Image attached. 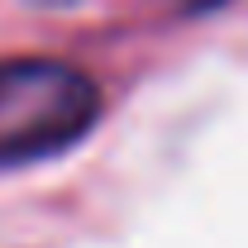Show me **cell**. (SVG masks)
<instances>
[{"label": "cell", "instance_id": "6da1fadb", "mask_svg": "<svg viewBox=\"0 0 248 248\" xmlns=\"http://www.w3.org/2000/svg\"><path fill=\"white\" fill-rule=\"evenodd\" d=\"M100 120V86L58 58L0 62V167L72 148Z\"/></svg>", "mask_w": 248, "mask_h": 248}, {"label": "cell", "instance_id": "7a4b0ae2", "mask_svg": "<svg viewBox=\"0 0 248 248\" xmlns=\"http://www.w3.org/2000/svg\"><path fill=\"white\" fill-rule=\"evenodd\" d=\"M186 5H219V0H186Z\"/></svg>", "mask_w": 248, "mask_h": 248}]
</instances>
